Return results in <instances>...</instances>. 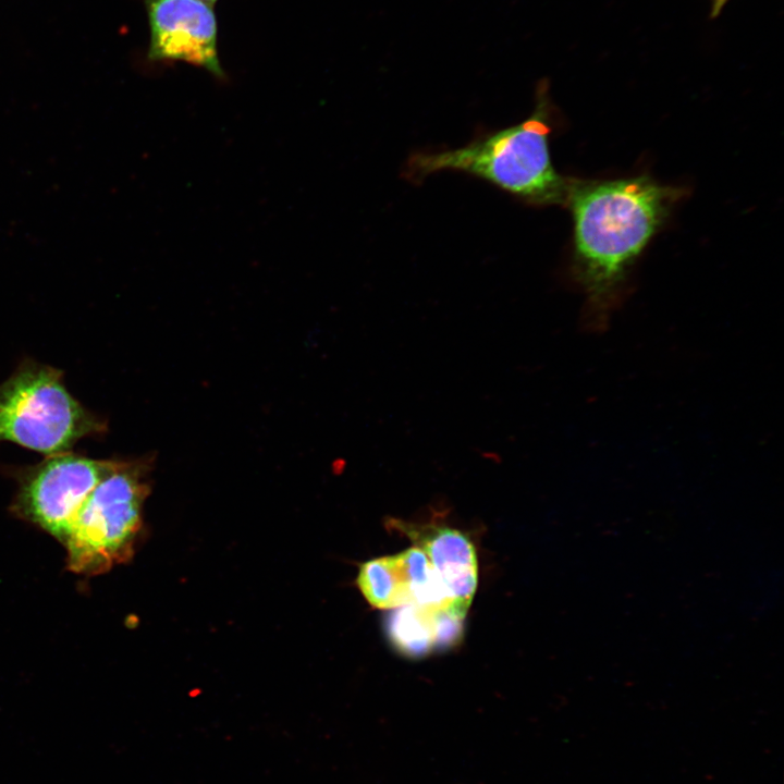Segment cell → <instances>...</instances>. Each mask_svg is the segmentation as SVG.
<instances>
[{"mask_svg": "<svg viewBox=\"0 0 784 784\" xmlns=\"http://www.w3.org/2000/svg\"><path fill=\"white\" fill-rule=\"evenodd\" d=\"M678 196V189L647 175L568 180L564 204L574 223L573 272L586 297V329L607 328L629 268L662 226Z\"/></svg>", "mask_w": 784, "mask_h": 784, "instance_id": "cell-1", "label": "cell"}, {"mask_svg": "<svg viewBox=\"0 0 784 784\" xmlns=\"http://www.w3.org/2000/svg\"><path fill=\"white\" fill-rule=\"evenodd\" d=\"M547 90L541 83L532 113L520 123L460 148L416 152L405 164L404 174L418 182L440 171H460L483 179L530 204H564L568 180L556 172L551 161V110Z\"/></svg>", "mask_w": 784, "mask_h": 784, "instance_id": "cell-2", "label": "cell"}, {"mask_svg": "<svg viewBox=\"0 0 784 784\" xmlns=\"http://www.w3.org/2000/svg\"><path fill=\"white\" fill-rule=\"evenodd\" d=\"M148 471L147 462L110 460L62 543L71 572L95 576L132 556L149 491Z\"/></svg>", "mask_w": 784, "mask_h": 784, "instance_id": "cell-3", "label": "cell"}, {"mask_svg": "<svg viewBox=\"0 0 784 784\" xmlns=\"http://www.w3.org/2000/svg\"><path fill=\"white\" fill-rule=\"evenodd\" d=\"M105 429L103 420L72 396L62 371L52 366L25 359L0 383V442L52 455Z\"/></svg>", "mask_w": 784, "mask_h": 784, "instance_id": "cell-4", "label": "cell"}, {"mask_svg": "<svg viewBox=\"0 0 784 784\" xmlns=\"http://www.w3.org/2000/svg\"><path fill=\"white\" fill-rule=\"evenodd\" d=\"M110 460H95L70 451L47 455L19 471L11 511L61 543L83 503Z\"/></svg>", "mask_w": 784, "mask_h": 784, "instance_id": "cell-5", "label": "cell"}, {"mask_svg": "<svg viewBox=\"0 0 784 784\" xmlns=\"http://www.w3.org/2000/svg\"><path fill=\"white\" fill-rule=\"evenodd\" d=\"M150 28L148 57L154 61H184L218 77V26L210 3L203 0H144Z\"/></svg>", "mask_w": 784, "mask_h": 784, "instance_id": "cell-6", "label": "cell"}, {"mask_svg": "<svg viewBox=\"0 0 784 784\" xmlns=\"http://www.w3.org/2000/svg\"><path fill=\"white\" fill-rule=\"evenodd\" d=\"M424 551L451 598L450 614L465 617L478 584L476 549L470 539L446 526H417L394 520Z\"/></svg>", "mask_w": 784, "mask_h": 784, "instance_id": "cell-7", "label": "cell"}, {"mask_svg": "<svg viewBox=\"0 0 784 784\" xmlns=\"http://www.w3.org/2000/svg\"><path fill=\"white\" fill-rule=\"evenodd\" d=\"M436 608L405 604L395 608L388 620L393 646L409 657H421L434 648L432 612Z\"/></svg>", "mask_w": 784, "mask_h": 784, "instance_id": "cell-8", "label": "cell"}, {"mask_svg": "<svg viewBox=\"0 0 784 784\" xmlns=\"http://www.w3.org/2000/svg\"><path fill=\"white\" fill-rule=\"evenodd\" d=\"M357 586L366 600L378 609L407 604V597L393 555L372 559L360 565Z\"/></svg>", "mask_w": 784, "mask_h": 784, "instance_id": "cell-9", "label": "cell"}, {"mask_svg": "<svg viewBox=\"0 0 784 784\" xmlns=\"http://www.w3.org/2000/svg\"><path fill=\"white\" fill-rule=\"evenodd\" d=\"M711 8H710V16L716 17L722 9L725 7V4L728 2V0H710Z\"/></svg>", "mask_w": 784, "mask_h": 784, "instance_id": "cell-10", "label": "cell"}, {"mask_svg": "<svg viewBox=\"0 0 784 784\" xmlns=\"http://www.w3.org/2000/svg\"><path fill=\"white\" fill-rule=\"evenodd\" d=\"M203 1H206V2H208V3H210V4H212V3H215L217 0H203Z\"/></svg>", "mask_w": 784, "mask_h": 784, "instance_id": "cell-11", "label": "cell"}]
</instances>
